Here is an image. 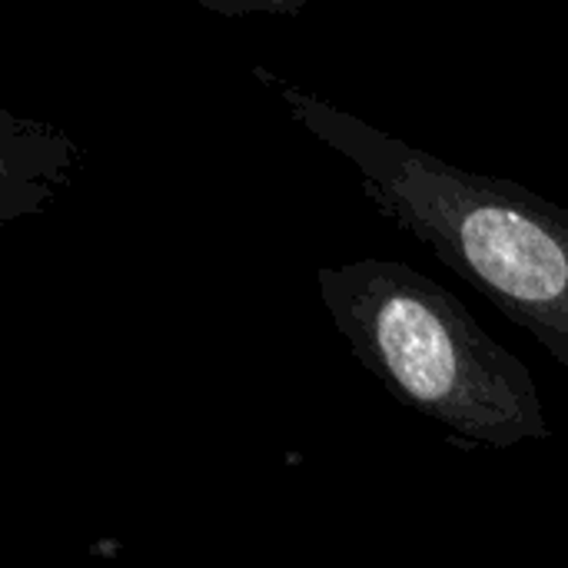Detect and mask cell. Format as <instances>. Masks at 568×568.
<instances>
[{"mask_svg":"<svg viewBox=\"0 0 568 568\" xmlns=\"http://www.w3.org/2000/svg\"><path fill=\"white\" fill-rule=\"evenodd\" d=\"M253 77L313 140L353 163L363 196L389 223L476 286L568 369L566 206L516 180L439 160L270 67H253Z\"/></svg>","mask_w":568,"mask_h":568,"instance_id":"6da1fadb","label":"cell"},{"mask_svg":"<svg viewBox=\"0 0 568 568\" xmlns=\"http://www.w3.org/2000/svg\"><path fill=\"white\" fill-rule=\"evenodd\" d=\"M320 303L353 359L463 449L552 439L532 369L453 296L399 260L316 270Z\"/></svg>","mask_w":568,"mask_h":568,"instance_id":"7a4b0ae2","label":"cell"}]
</instances>
